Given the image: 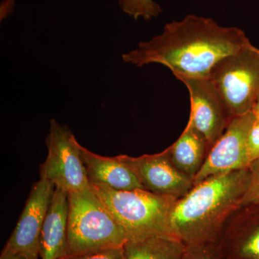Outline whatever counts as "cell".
I'll return each instance as SVG.
<instances>
[{
	"label": "cell",
	"mask_w": 259,
	"mask_h": 259,
	"mask_svg": "<svg viewBox=\"0 0 259 259\" xmlns=\"http://www.w3.org/2000/svg\"><path fill=\"white\" fill-rule=\"evenodd\" d=\"M241 29L223 27L214 20L188 15L167 23L159 35L141 42L122 55V60L141 67L166 66L175 76L209 78L219 61L250 44Z\"/></svg>",
	"instance_id": "1"
},
{
	"label": "cell",
	"mask_w": 259,
	"mask_h": 259,
	"mask_svg": "<svg viewBox=\"0 0 259 259\" xmlns=\"http://www.w3.org/2000/svg\"><path fill=\"white\" fill-rule=\"evenodd\" d=\"M248 168L214 175L177 199L172 235L186 245L218 242L228 220L241 206L249 182Z\"/></svg>",
	"instance_id": "2"
},
{
	"label": "cell",
	"mask_w": 259,
	"mask_h": 259,
	"mask_svg": "<svg viewBox=\"0 0 259 259\" xmlns=\"http://www.w3.org/2000/svg\"><path fill=\"white\" fill-rule=\"evenodd\" d=\"M94 192L129 239L150 236H171V216L177 199L139 189L119 191L90 182Z\"/></svg>",
	"instance_id": "3"
},
{
	"label": "cell",
	"mask_w": 259,
	"mask_h": 259,
	"mask_svg": "<svg viewBox=\"0 0 259 259\" xmlns=\"http://www.w3.org/2000/svg\"><path fill=\"white\" fill-rule=\"evenodd\" d=\"M68 255L122 247L129 239L93 188L68 194ZM66 256V257H67Z\"/></svg>",
	"instance_id": "4"
},
{
	"label": "cell",
	"mask_w": 259,
	"mask_h": 259,
	"mask_svg": "<svg viewBox=\"0 0 259 259\" xmlns=\"http://www.w3.org/2000/svg\"><path fill=\"white\" fill-rule=\"evenodd\" d=\"M209 79L233 117L251 112L259 94V49L250 42L226 56L213 68Z\"/></svg>",
	"instance_id": "5"
},
{
	"label": "cell",
	"mask_w": 259,
	"mask_h": 259,
	"mask_svg": "<svg viewBox=\"0 0 259 259\" xmlns=\"http://www.w3.org/2000/svg\"><path fill=\"white\" fill-rule=\"evenodd\" d=\"M48 155L40 165V178L67 194L91 188L79 144L71 130L51 119L46 139Z\"/></svg>",
	"instance_id": "6"
},
{
	"label": "cell",
	"mask_w": 259,
	"mask_h": 259,
	"mask_svg": "<svg viewBox=\"0 0 259 259\" xmlns=\"http://www.w3.org/2000/svg\"><path fill=\"white\" fill-rule=\"evenodd\" d=\"M190 93L189 124L212 148L222 136L233 116L222 95L209 78L177 76Z\"/></svg>",
	"instance_id": "7"
},
{
	"label": "cell",
	"mask_w": 259,
	"mask_h": 259,
	"mask_svg": "<svg viewBox=\"0 0 259 259\" xmlns=\"http://www.w3.org/2000/svg\"><path fill=\"white\" fill-rule=\"evenodd\" d=\"M55 192L54 185L40 178L32 185L25 207L3 251L21 253L28 259L40 258L42 226Z\"/></svg>",
	"instance_id": "8"
},
{
	"label": "cell",
	"mask_w": 259,
	"mask_h": 259,
	"mask_svg": "<svg viewBox=\"0 0 259 259\" xmlns=\"http://www.w3.org/2000/svg\"><path fill=\"white\" fill-rule=\"evenodd\" d=\"M255 120L252 112L232 118L222 136L209 150L203 166L194 179V185L214 175L248 168L246 141Z\"/></svg>",
	"instance_id": "9"
},
{
	"label": "cell",
	"mask_w": 259,
	"mask_h": 259,
	"mask_svg": "<svg viewBox=\"0 0 259 259\" xmlns=\"http://www.w3.org/2000/svg\"><path fill=\"white\" fill-rule=\"evenodd\" d=\"M117 157L132 170L145 190L153 193L180 199L193 188V181L174 166L166 149L139 157L124 154Z\"/></svg>",
	"instance_id": "10"
},
{
	"label": "cell",
	"mask_w": 259,
	"mask_h": 259,
	"mask_svg": "<svg viewBox=\"0 0 259 259\" xmlns=\"http://www.w3.org/2000/svg\"><path fill=\"white\" fill-rule=\"evenodd\" d=\"M253 219L248 204L228 220L218 240L223 259H259V221Z\"/></svg>",
	"instance_id": "11"
},
{
	"label": "cell",
	"mask_w": 259,
	"mask_h": 259,
	"mask_svg": "<svg viewBox=\"0 0 259 259\" xmlns=\"http://www.w3.org/2000/svg\"><path fill=\"white\" fill-rule=\"evenodd\" d=\"M68 218V194L55 189L40 234V259H61L67 256Z\"/></svg>",
	"instance_id": "12"
},
{
	"label": "cell",
	"mask_w": 259,
	"mask_h": 259,
	"mask_svg": "<svg viewBox=\"0 0 259 259\" xmlns=\"http://www.w3.org/2000/svg\"><path fill=\"white\" fill-rule=\"evenodd\" d=\"M81 155L90 182L102 184L119 191L145 190L132 170L117 156H100L82 146Z\"/></svg>",
	"instance_id": "13"
},
{
	"label": "cell",
	"mask_w": 259,
	"mask_h": 259,
	"mask_svg": "<svg viewBox=\"0 0 259 259\" xmlns=\"http://www.w3.org/2000/svg\"><path fill=\"white\" fill-rule=\"evenodd\" d=\"M166 150L174 166L193 181L203 166L210 147L187 123L176 142Z\"/></svg>",
	"instance_id": "14"
},
{
	"label": "cell",
	"mask_w": 259,
	"mask_h": 259,
	"mask_svg": "<svg viewBox=\"0 0 259 259\" xmlns=\"http://www.w3.org/2000/svg\"><path fill=\"white\" fill-rule=\"evenodd\" d=\"M185 247L171 236L131 238L123 245L124 259H180Z\"/></svg>",
	"instance_id": "15"
},
{
	"label": "cell",
	"mask_w": 259,
	"mask_h": 259,
	"mask_svg": "<svg viewBox=\"0 0 259 259\" xmlns=\"http://www.w3.org/2000/svg\"><path fill=\"white\" fill-rule=\"evenodd\" d=\"M122 12L135 20L141 18L151 20L161 14L162 10L153 0H119Z\"/></svg>",
	"instance_id": "16"
},
{
	"label": "cell",
	"mask_w": 259,
	"mask_h": 259,
	"mask_svg": "<svg viewBox=\"0 0 259 259\" xmlns=\"http://www.w3.org/2000/svg\"><path fill=\"white\" fill-rule=\"evenodd\" d=\"M180 259H223L218 242L186 245Z\"/></svg>",
	"instance_id": "17"
},
{
	"label": "cell",
	"mask_w": 259,
	"mask_h": 259,
	"mask_svg": "<svg viewBox=\"0 0 259 259\" xmlns=\"http://www.w3.org/2000/svg\"><path fill=\"white\" fill-rule=\"evenodd\" d=\"M248 169L249 182L242 199L241 206L259 204V158L250 164Z\"/></svg>",
	"instance_id": "18"
},
{
	"label": "cell",
	"mask_w": 259,
	"mask_h": 259,
	"mask_svg": "<svg viewBox=\"0 0 259 259\" xmlns=\"http://www.w3.org/2000/svg\"><path fill=\"white\" fill-rule=\"evenodd\" d=\"M64 259H124L123 246L94 250L67 256Z\"/></svg>",
	"instance_id": "19"
},
{
	"label": "cell",
	"mask_w": 259,
	"mask_h": 259,
	"mask_svg": "<svg viewBox=\"0 0 259 259\" xmlns=\"http://www.w3.org/2000/svg\"><path fill=\"white\" fill-rule=\"evenodd\" d=\"M246 155L249 166L259 158V120H255L248 132L246 141Z\"/></svg>",
	"instance_id": "20"
},
{
	"label": "cell",
	"mask_w": 259,
	"mask_h": 259,
	"mask_svg": "<svg viewBox=\"0 0 259 259\" xmlns=\"http://www.w3.org/2000/svg\"><path fill=\"white\" fill-rule=\"evenodd\" d=\"M0 259H28V257L25 256L21 253H13L10 251H3L2 250Z\"/></svg>",
	"instance_id": "21"
},
{
	"label": "cell",
	"mask_w": 259,
	"mask_h": 259,
	"mask_svg": "<svg viewBox=\"0 0 259 259\" xmlns=\"http://www.w3.org/2000/svg\"><path fill=\"white\" fill-rule=\"evenodd\" d=\"M252 112L255 116V120H259V94L255 100L254 105L252 109Z\"/></svg>",
	"instance_id": "22"
},
{
	"label": "cell",
	"mask_w": 259,
	"mask_h": 259,
	"mask_svg": "<svg viewBox=\"0 0 259 259\" xmlns=\"http://www.w3.org/2000/svg\"><path fill=\"white\" fill-rule=\"evenodd\" d=\"M61 259H64V258H61Z\"/></svg>",
	"instance_id": "23"
}]
</instances>
